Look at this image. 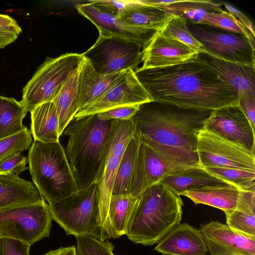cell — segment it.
<instances>
[{
	"mask_svg": "<svg viewBox=\"0 0 255 255\" xmlns=\"http://www.w3.org/2000/svg\"><path fill=\"white\" fill-rule=\"evenodd\" d=\"M134 71L152 101L210 110L238 105L237 91L197 56L176 65Z\"/></svg>",
	"mask_w": 255,
	"mask_h": 255,
	"instance_id": "1",
	"label": "cell"
},
{
	"mask_svg": "<svg viewBox=\"0 0 255 255\" xmlns=\"http://www.w3.org/2000/svg\"><path fill=\"white\" fill-rule=\"evenodd\" d=\"M212 111L151 101L132 119L142 142L178 171L199 165L197 136Z\"/></svg>",
	"mask_w": 255,
	"mask_h": 255,
	"instance_id": "2",
	"label": "cell"
},
{
	"mask_svg": "<svg viewBox=\"0 0 255 255\" xmlns=\"http://www.w3.org/2000/svg\"><path fill=\"white\" fill-rule=\"evenodd\" d=\"M111 122L93 115L73 119L63 130L68 137L65 152L78 190L96 181Z\"/></svg>",
	"mask_w": 255,
	"mask_h": 255,
	"instance_id": "3",
	"label": "cell"
},
{
	"mask_svg": "<svg viewBox=\"0 0 255 255\" xmlns=\"http://www.w3.org/2000/svg\"><path fill=\"white\" fill-rule=\"evenodd\" d=\"M180 196L159 182L144 191L128 224L126 235L135 244L151 246L180 224Z\"/></svg>",
	"mask_w": 255,
	"mask_h": 255,
	"instance_id": "4",
	"label": "cell"
},
{
	"mask_svg": "<svg viewBox=\"0 0 255 255\" xmlns=\"http://www.w3.org/2000/svg\"><path fill=\"white\" fill-rule=\"evenodd\" d=\"M28 162L33 182L48 204L78 190L65 150L59 142L34 140L29 150Z\"/></svg>",
	"mask_w": 255,
	"mask_h": 255,
	"instance_id": "5",
	"label": "cell"
},
{
	"mask_svg": "<svg viewBox=\"0 0 255 255\" xmlns=\"http://www.w3.org/2000/svg\"><path fill=\"white\" fill-rule=\"evenodd\" d=\"M52 220L67 235H90L102 240L99 192L96 182L48 204Z\"/></svg>",
	"mask_w": 255,
	"mask_h": 255,
	"instance_id": "6",
	"label": "cell"
},
{
	"mask_svg": "<svg viewBox=\"0 0 255 255\" xmlns=\"http://www.w3.org/2000/svg\"><path fill=\"white\" fill-rule=\"evenodd\" d=\"M82 54L68 53L47 57L22 90L20 101L26 111L52 102L69 76L82 64Z\"/></svg>",
	"mask_w": 255,
	"mask_h": 255,
	"instance_id": "7",
	"label": "cell"
},
{
	"mask_svg": "<svg viewBox=\"0 0 255 255\" xmlns=\"http://www.w3.org/2000/svg\"><path fill=\"white\" fill-rule=\"evenodd\" d=\"M136 131L132 120H112L107 144L96 179L99 192V212L102 235L118 169L127 144Z\"/></svg>",
	"mask_w": 255,
	"mask_h": 255,
	"instance_id": "8",
	"label": "cell"
},
{
	"mask_svg": "<svg viewBox=\"0 0 255 255\" xmlns=\"http://www.w3.org/2000/svg\"><path fill=\"white\" fill-rule=\"evenodd\" d=\"M52 220L48 204L44 200L1 208L0 238L13 239L32 245L49 237Z\"/></svg>",
	"mask_w": 255,
	"mask_h": 255,
	"instance_id": "9",
	"label": "cell"
},
{
	"mask_svg": "<svg viewBox=\"0 0 255 255\" xmlns=\"http://www.w3.org/2000/svg\"><path fill=\"white\" fill-rule=\"evenodd\" d=\"M187 25L205 51L225 60L255 67V42L249 38L205 24Z\"/></svg>",
	"mask_w": 255,
	"mask_h": 255,
	"instance_id": "10",
	"label": "cell"
},
{
	"mask_svg": "<svg viewBox=\"0 0 255 255\" xmlns=\"http://www.w3.org/2000/svg\"><path fill=\"white\" fill-rule=\"evenodd\" d=\"M142 48L143 46L135 41L99 36L95 44L82 54L96 71L108 75L136 69L142 62Z\"/></svg>",
	"mask_w": 255,
	"mask_h": 255,
	"instance_id": "11",
	"label": "cell"
},
{
	"mask_svg": "<svg viewBox=\"0 0 255 255\" xmlns=\"http://www.w3.org/2000/svg\"><path fill=\"white\" fill-rule=\"evenodd\" d=\"M197 150L202 167L255 170L254 154L205 129L198 133Z\"/></svg>",
	"mask_w": 255,
	"mask_h": 255,
	"instance_id": "12",
	"label": "cell"
},
{
	"mask_svg": "<svg viewBox=\"0 0 255 255\" xmlns=\"http://www.w3.org/2000/svg\"><path fill=\"white\" fill-rule=\"evenodd\" d=\"M203 129L255 154V129L238 105L213 110Z\"/></svg>",
	"mask_w": 255,
	"mask_h": 255,
	"instance_id": "13",
	"label": "cell"
},
{
	"mask_svg": "<svg viewBox=\"0 0 255 255\" xmlns=\"http://www.w3.org/2000/svg\"><path fill=\"white\" fill-rule=\"evenodd\" d=\"M151 101L134 70L129 69L102 97L78 111L74 119L98 114L119 107L141 105Z\"/></svg>",
	"mask_w": 255,
	"mask_h": 255,
	"instance_id": "14",
	"label": "cell"
},
{
	"mask_svg": "<svg viewBox=\"0 0 255 255\" xmlns=\"http://www.w3.org/2000/svg\"><path fill=\"white\" fill-rule=\"evenodd\" d=\"M200 231L211 255H255V237L218 221L201 225Z\"/></svg>",
	"mask_w": 255,
	"mask_h": 255,
	"instance_id": "15",
	"label": "cell"
},
{
	"mask_svg": "<svg viewBox=\"0 0 255 255\" xmlns=\"http://www.w3.org/2000/svg\"><path fill=\"white\" fill-rule=\"evenodd\" d=\"M75 7L79 13L97 27L100 36L135 41L143 47L157 32L132 26L114 15L101 10L90 2L77 4Z\"/></svg>",
	"mask_w": 255,
	"mask_h": 255,
	"instance_id": "16",
	"label": "cell"
},
{
	"mask_svg": "<svg viewBox=\"0 0 255 255\" xmlns=\"http://www.w3.org/2000/svg\"><path fill=\"white\" fill-rule=\"evenodd\" d=\"M141 68H159L179 64L197 56L185 44L157 31L142 50Z\"/></svg>",
	"mask_w": 255,
	"mask_h": 255,
	"instance_id": "17",
	"label": "cell"
},
{
	"mask_svg": "<svg viewBox=\"0 0 255 255\" xmlns=\"http://www.w3.org/2000/svg\"><path fill=\"white\" fill-rule=\"evenodd\" d=\"M177 171L152 149L142 142L129 194L139 197L146 189Z\"/></svg>",
	"mask_w": 255,
	"mask_h": 255,
	"instance_id": "18",
	"label": "cell"
},
{
	"mask_svg": "<svg viewBox=\"0 0 255 255\" xmlns=\"http://www.w3.org/2000/svg\"><path fill=\"white\" fill-rule=\"evenodd\" d=\"M197 57L238 92L255 94V67L225 60L206 51Z\"/></svg>",
	"mask_w": 255,
	"mask_h": 255,
	"instance_id": "19",
	"label": "cell"
},
{
	"mask_svg": "<svg viewBox=\"0 0 255 255\" xmlns=\"http://www.w3.org/2000/svg\"><path fill=\"white\" fill-rule=\"evenodd\" d=\"M154 250L164 255H206L208 252L200 230L186 223L174 228Z\"/></svg>",
	"mask_w": 255,
	"mask_h": 255,
	"instance_id": "20",
	"label": "cell"
},
{
	"mask_svg": "<svg viewBox=\"0 0 255 255\" xmlns=\"http://www.w3.org/2000/svg\"><path fill=\"white\" fill-rule=\"evenodd\" d=\"M127 70L112 74H102L96 71L89 61L84 58L79 79L78 111L102 97Z\"/></svg>",
	"mask_w": 255,
	"mask_h": 255,
	"instance_id": "21",
	"label": "cell"
},
{
	"mask_svg": "<svg viewBox=\"0 0 255 255\" xmlns=\"http://www.w3.org/2000/svg\"><path fill=\"white\" fill-rule=\"evenodd\" d=\"M139 197L129 193L112 195L103 232V241L126 235L129 222L137 206Z\"/></svg>",
	"mask_w": 255,
	"mask_h": 255,
	"instance_id": "22",
	"label": "cell"
},
{
	"mask_svg": "<svg viewBox=\"0 0 255 255\" xmlns=\"http://www.w3.org/2000/svg\"><path fill=\"white\" fill-rule=\"evenodd\" d=\"M43 200L32 182L18 174H0V209L34 204Z\"/></svg>",
	"mask_w": 255,
	"mask_h": 255,
	"instance_id": "23",
	"label": "cell"
},
{
	"mask_svg": "<svg viewBox=\"0 0 255 255\" xmlns=\"http://www.w3.org/2000/svg\"><path fill=\"white\" fill-rule=\"evenodd\" d=\"M171 15L164 8L143 4L140 0H129L117 17L132 26L158 31Z\"/></svg>",
	"mask_w": 255,
	"mask_h": 255,
	"instance_id": "24",
	"label": "cell"
},
{
	"mask_svg": "<svg viewBox=\"0 0 255 255\" xmlns=\"http://www.w3.org/2000/svg\"><path fill=\"white\" fill-rule=\"evenodd\" d=\"M240 190L229 185L207 186L184 192L182 195L190 199L195 204L209 205L223 211L226 215L236 206Z\"/></svg>",
	"mask_w": 255,
	"mask_h": 255,
	"instance_id": "25",
	"label": "cell"
},
{
	"mask_svg": "<svg viewBox=\"0 0 255 255\" xmlns=\"http://www.w3.org/2000/svg\"><path fill=\"white\" fill-rule=\"evenodd\" d=\"M160 183L180 196L185 191L202 187L228 184L209 174L200 165L174 172Z\"/></svg>",
	"mask_w": 255,
	"mask_h": 255,
	"instance_id": "26",
	"label": "cell"
},
{
	"mask_svg": "<svg viewBox=\"0 0 255 255\" xmlns=\"http://www.w3.org/2000/svg\"><path fill=\"white\" fill-rule=\"evenodd\" d=\"M81 67L69 76L52 101L58 116L60 136L79 110Z\"/></svg>",
	"mask_w": 255,
	"mask_h": 255,
	"instance_id": "27",
	"label": "cell"
},
{
	"mask_svg": "<svg viewBox=\"0 0 255 255\" xmlns=\"http://www.w3.org/2000/svg\"><path fill=\"white\" fill-rule=\"evenodd\" d=\"M30 132L34 140L45 143L59 141V122L53 102L43 103L30 112Z\"/></svg>",
	"mask_w": 255,
	"mask_h": 255,
	"instance_id": "28",
	"label": "cell"
},
{
	"mask_svg": "<svg viewBox=\"0 0 255 255\" xmlns=\"http://www.w3.org/2000/svg\"><path fill=\"white\" fill-rule=\"evenodd\" d=\"M226 217V224L233 230L255 237V190H240L236 207Z\"/></svg>",
	"mask_w": 255,
	"mask_h": 255,
	"instance_id": "29",
	"label": "cell"
},
{
	"mask_svg": "<svg viewBox=\"0 0 255 255\" xmlns=\"http://www.w3.org/2000/svg\"><path fill=\"white\" fill-rule=\"evenodd\" d=\"M141 143L140 137L136 131L127 144L122 156L116 174L112 194L129 193Z\"/></svg>",
	"mask_w": 255,
	"mask_h": 255,
	"instance_id": "30",
	"label": "cell"
},
{
	"mask_svg": "<svg viewBox=\"0 0 255 255\" xmlns=\"http://www.w3.org/2000/svg\"><path fill=\"white\" fill-rule=\"evenodd\" d=\"M162 8L171 14L184 17L187 22L202 24H204L208 13L224 10L221 4L212 0H178Z\"/></svg>",
	"mask_w": 255,
	"mask_h": 255,
	"instance_id": "31",
	"label": "cell"
},
{
	"mask_svg": "<svg viewBox=\"0 0 255 255\" xmlns=\"http://www.w3.org/2000/svg\"><path fill=\"white\" fill-rule=\"evenodd\" d=\"M27 113L20 101L0 95V139L24 129L22 121Z\"/></svg>",
	"mask_w": 255,
	"mask_h": 255,
	"instance_id": "32",
	"label": "cell"
},
{
	"mask_svg": "<svg viewBox=\"0 0 255 255\" xmlns=\"http://www.w3.org/2000/svg\"><path fill=\"white\" fill-rule=\"evenodd\" d=\"M207 172L239 190H255V170L234 168L202 167Z\"/></svg>",
	"mask_w": 255,
	"mask_h": 255,
	"instance_id": "33",
	"label": "cell"
},
{
	"mask_svg": "<svg viewBox=\"0 0 255 255\" xmlns=\"http://www.w3.org/2000/svg\"><path fill=\"white\" fill-rule=\"evenodd\" d=\"M187 24V20L184 17L171 14L159 31L185 44L197 53L205 51L203 46L192 35Z\"/></svg>",
	"mask_w": 255,
	"mask_h": 255,
	"instance_id": "34",
	"label": "cell"
},
{
	"mask_svg": "<svg viewBox=\"0 0 255 255\" xmlns=\"http://www.w3.org/2000/svg\"><path fill=\"white\" fill-rule=\"evenodd\" d=\"M31 142V133L26 127L16 134L0 139V163L26 150Z\"/></svg>",
	"mask_w": 255,
	"mask_h": 255,
	"instance_id": "35",
	"label": "cell"
},
{
	"mask_svg": "<svg viewBox=\"0 0 255 255\" xmlns=\"http://www.w3.org/2000/svg\"><path fill=\"white\" fill-rule=\"evenodd\" d=\"M204 24L243 35L255 42V37L251 33L226 10L218 13H208Z\"/></svg>",
	"mask_w": 255,
	"mask_h": 255,
	"instance_id": "36",
	"label": "cell"
},
{
	"mask_svg": "<svg viewBox=\"0 0 255 255\" xmlns=\"http://www.w3.org/2000/svg\"><path fill=\"white\" fill-rule=\"evenodd\" d=\"M76 255H114V246L108 240L90 235L76 237Z\"/></svg>",
	"mask_w": 255,
	"mask_h": 255,
	"instance_id": "37",
	"label": "cell"
},
{
	"mask_svg": "<svg viewBox=\"0 0 255 255\" xmlns=\"http://www.w3.org/2000/svg\"><path fill=\"white\" fill-rule=\"evenodd\" d=\"M31 245L7 238H0V255H29Z\"/></svg>",
	"mask_w": 255,
	"mask_h": 255,
	"instance_id": "38",
	"label": "cell"
},
{
	"mask_svg": "<svg viewBox=\"0 0 255 255\" xmlns=\"http://www.w3.org/2000/svg\"><path fill=\"white\" fill-rule=\"evenodd\" d=\"M27 162L25 156L16 154L0 163V174H18L28 168Z\"/></svg>",
	"mask_w": 255,
	"mask_h": 255,
	"instance_id": "39",
	"label": "cell"
},
{
	"mask_svg": "<svg viewBox=\"0 0 255 255\" xmlns=\"http://www.w3.org/2000/svg\"><path fill=\"white\" fill-rule=\"evenodd\" d=\"M139 106L119 107L99 113L98 115L100 118L107 120H130L139 110Z\"/></svg>",
	"mask_w": 255,
	"mask_h": 255,
	"instance_id": "40",
	"label": "cell"
},
{
	"mask_svg": "<svg viewBox=\"0 0 255 255\" xmlns=\"http://www.w3.org/2000/svg\"><path fill=\"white\" fill-rule=\"evenodd\" d=\"M238 105L255 129V94H243L238 96Z\"/></svg>",
	"mask_w": 255,
	"mask_h": 255,
	"instance_id": "41",
	"label": "cell"
},
{
	"mask_svg": "<svg viewBox=\"0 0 255 255\" xmlns=\"http://www.w3.org/2000/svg\"><path fill=\"white\" fill-rule=\"evenodd\" d=\"M95 6L101 10L118 17L126 6L129 0H90Z\"/></svg>",
	"mask_w": 255,
	"mask_h": 255,
	"instance_id": "42",
	"label": "cell"
},
{
	"mask_svg": "<svg viewBox=\"0 0 255 255\" xmlns=\"http://www.w3.org/2000/svg\"><path fill=\"white\" fill-rule=\"evenodd\" d=\"M19 24L0 25V49L15 41L21 33Z\"/></svg>",
	"mask_w": 255,
	"mask_h": 255,
	"instance_id": "43",
	"label": "cell"
},
{
	"mask_svg": "<svg viewBox=\"0 0 255 255\" xmlns=\"http://www.w3.org/2000/svg\"><path fill=\"white\" fill-rule=\"evenodd\" d=\"M226 10L233 15L236 19L245 27L252 35L255 37V29L253 24L249 18L242 11L226 2H222Z\"/></svg>",
	"mask_w": 255,
	"mask_h": 255,
	"instance_id": "44",
	"label": "cell"
},
{
	"mask_svg": "<svg viewBox=\"0 0 255 255\" xmlns=\"http://www.w3.org/2000/svg\"><path fill=\"white\" fill-rule=\"evenodd\" d=\"M44 255H76V247H61L54 250H51Z\"/></svg>",
	"mask_w": 255,
	"mask_h": 255,
	"instance_id": "45",
	"label": "cell"
},
{
	"mask_svg": "<svg viewBox=\"0 0 255 255\" xmlns=\"http://www.w3.org/2000/svg\"><path fill=\"white\" fill-rule=\"evenodd\" d=\"M17 23V22L10 16L6 14H0V25H8Z\"/></svg>",
	"mask_w": 255,
	"mask_h": 255,
	"instance_id": "46",
	"label": "cell"
},
{
	"mask_svg": "<svg viewBox=\"0 0 255 255\" xmlns=\"http://www.w3.org/2000/svg\"></svg>",
	"mask_w": 255,
	"mask_h": 255,
	"instance_id": "47",
	"label": "cell"
}]
</instances>
